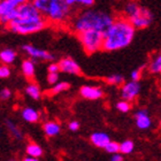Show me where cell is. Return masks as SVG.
Instances as JSON below:
<instances>
[{
  "label": "cell",
  "mask_w": 161,
  "mask_h": 161,
  "mask_svg": "<svg viewBox=\"0 0 161 161\" xmlns=\"http://www.w3.org/2000/svg\"><path fill=\"white\" fill-rule=\"evenodd\" d=\"M84 51L87 54H92L103 50L104 47V38L105 31L100 30H86L77 34Z\"/></svg>",
  "instance_id": "5"
},
{
  "label": "cell",
  "mask_w": 161,
  "mask_h": 161,
  "mask_svg": "<svg viewBox=\"0 0 161 161\" xmlns=\"http://www.w3.org/2000/svg\"><path fill=\"white\" fill-rule=\"evenodd\" d=\"M136 30L137 29L132 25L128 17L114 20V22L105 31L103 50L112 52L129 46L135 38Z\"/></svg>",
  "instance_id": "1"
},
{
  "label": "cell",
  "mask_w": 161,
  "mask_h": 161,
  "mask_svg": "<svg viewBox=\"0 0 161 161\" xmlns=\"http://www.w3.org/2000/svg\"><path fill=\"white\" fill-rule=\"evenodd\" d=\"M22 73L27 78H32L35 75V60L34 59H27L21 64Z\"/></svg>",
  "instance_id": "17"
},
{
  "label": "cell",
  "mask_w": 161,
  "mask_h": 161,
  "mask_svg": "<svg viewBox=\"0 0 161 161\" xmlns=\"http://www.w3.org/2000/svg\"><path fill=\"white\" fill-rule=\"evenodd\" d=\"M111 160H112V161H123V160H124L123 154H122L121 152H118V153H114V154H112Z\"/></svg>",
  "instance_id": "35"
},
{
  "label": "cell",
  "mask_w": 161,
  "mask_h": 161,
  "mask_svg": "<svg viewBox=\"0 0 161 161\" xmlns=\"http://www.w3.org/2000/svg\"><path fill=\"white\" fill-rule=\"evenodd\" d=\"M10 3H13V5H15L16 7L21 6V5H23V3H28V1H30V0H9Z\"/></svg>",
  "instance_id": "36"
},
{
  "label": "cell",
  "mask_w": 161,
  "mask_h": 161,
  "mask_svg": "<svg viewBox=\"0 0 161 161\" xmlns=\"http://www.w3.org/2000/svg\"><path fill=\"white\" fill-rule=\"evenodd\" d=\"M105 82L107 84H111V85H121V84L124 83V77L119 74L109 75L105 78Z\"/></svg>",
  "instance_id": "25"
},
{
  "label": "cell",
  "mask_w": 161,
  "mask_h": 161,
  "mask_svg": "<svg viewBox=\"0 0 161 161\" xmlns=\"http://www.w3.org/2000/svg\"><path fill=\"white\" fill-rule=\"evenodd\" d=\"M5 125H6L7 130H8V132L10 134V136H12L15 141H21V139L23 138V134H22V131L20 130V128L17 127L13 121L6 120V123H5Z\"/></svg>",
  "instance_id": "18"
},
{
  "label": "cell",
  "mask_w": 161,
  "mask_h": 161,
  "mask_svg": "<svg viewBox=\"0 0 161 161\" xmlns=\"http://www.w3.org/2000/svg\"><path fill=\"white\" fill-rule=\"evenodd\" d=\"M142 6H139L136 1L134 0H130V1H127V3H124L123 6V14L125 15V17L128 19H130V17L135 16L136 14L141 10Z\"/></svg>",
  "instance_id": "15"
},
{
  "label": "cell",
  "mask_w": 161,
  "mask_h": 161,
  "mask_svg": "<svg viewBox=\"0 0 161 161\" xmlns=\"http://www.w3.org/2000/svg\"><path fill=\"white\" fill-rule=\"evenodd\" d=\"M27 154L31 155V157H35V158H40L43 155V150L39 145L36 144V143H30V144L27 146Z\"/></svg>",
  "instance_id": "21"
},
{
  "label": "cell",
  "mask_w": 161,
  "mask_h": 161,
  "mask_svg": "<svg viewBox=\"0 0 161 161\" xmlns=\"http://www.w3.org/2000/svg\"><path fill=\"white\" fill-rule=\"evenodd\" d=\"M113 22L114 19L106 12L86 9L78 14L76 19L73 21V29L76 34L86 30L106 31Z\"/></svg>",
  "instance_id": "2"
},
{
  "label": "cell",
  "mask_w": 161,
  "mask_h": 161,
  "mask_svg": "<svg viewBox=\"0 0 161 161\" xmlns=\"http://www.w3.org/2000/svg\"><path fill=\"white\" fill-rule=\"evenodd\" d=\"M24 91H25V94H27L28 97H30L31 99H34V100H39L40 97H42L40 87H39V85L36 83H29Z\"/></svg>",
  "instance_id": "19"
},
{
  "label": "cell",
  "mask_w": 161,
  "mask_h": 161,
  "mask_svg": "<svg viewBox=\"0 0 161 161\" xmlns=\"http://www.w3.org/2000/svg\"><path fill=\"white\" fill-rule=\"evenodd\" d=\"M135 122H136L137 128L141 130H146L152 124L151 118L146 109H138L135 113Z\"/></svg>",
  "instance_id": "12"
},
{
  "label": "cell",
  "mask_w": 161,
  "mask_h": 161,
  "mask_svg": "<svg viewBox=\"0 0 161 161\" xmlns=\"http://www.w3.org/2000/svg\"><path fill=\"white\" fill-rule=\"evenodd\" d=\"M141 92V84L138 80H132L123 83L121 87V97L128 101H134Z\"/></svg>",
  "instance_id": "9"
},
{
  "label": "cell",
  "mask_w": 161,
  "mask_h": 161,
  "mask_svg": "<svg viewBox=\"0 0 161 161\" xmlns=\"http://www.w3.org/2000/svg\"><path fill=\"white\" fill-rule=\"evenodd\" d=\"M144 67H145V66H142V67H139V68H137V69H135V70L131 71V74H130L131 80H141Z\"/></svg>",
  "instance_id": "29"
},
{
  "label": "cell",
  "mask_w": 161,
  "mask_h": 161,
  "mask_svg": "<svg viewBox=\"0 0 161 161\" xmlns=\"http://www.w3.org/2000/svg\"><path fill=\"white\" fill-rule=\"evenodd\" d=\"M60 71L64 74H71V75H80V64L71 58H62L59 62Z\"/></svg>",
  "instance_id": "10"
},
{
  "label": "cell",
  "mask_w": 161,
  "mask_h": 161,
  "mask_svg": "<svg viewBox=\"0 0 161 161\" xmlns=\"http://www.w3.org/2000/svg\"><path fill=\"white\" fill-rule=\"evenodd\" d=\"M68 128H69L70 131H77L80 129V123H78L77 121H71L69 125H68Z\"/></svg>",
  "instance_id": "34"
},
{
  "label": "cell",
  "mask_w": 161,
  "mask_h": 161,
  "mask_svg": "<svg viewBox=\"0 0 161 161\" xmlns=\"http://www.w3.org/2000/svg\"><path fill=\"white\" fill-rule=\"evenodd\" d=\"M47 22L64 23L70 16V5L67 0H31Z\"/></svg>",
  "instance_id": "3"
},
{
  "label": "cell",
  "mask_w": 161,
  "mask_h": 161,
  "mask_svg": "<svg viewBox=\"0 0 161 161\" xmlns=\"http://www.w3.org/2000/svg\"><path fill=\"white\" fill-rule=\"evenodd\" d=\"M80 96L89 100H98L104 96V92L99 86H92V85H83L80 90Z\"/></svg>",
  "instance_id": "11"
},
{
  "label": "cell",
  "mask_w": 161,
  "mask_h": 161,
  "mask_svg": "<svg viewBox=\"0 0 161 161\" xmlns=\"http://www.w3.org/2000/svg\"><path fill=\"white\" fill-rule=\"evenodd\" d=\"M129 20L136 29L141 30V29H145L151 25V23L153 22V14L150 9L142 7L141 10L135 16L130 17Z\"/></svg>",
  "instance_id": "6"
},
{
  "label": "cell",
  "mask_w": 161,
  "mask_h": 161,
  "mask_svg": "<svg viewBox=\"0 0 161 161\" xmlns=\"http://www.w3.org/2000/svg\"><path fill=\"white\" fill-rule=\"evenodd\" d=\"M22 50L28 57H30L34 60H43V61H52L54 60V55L45 50H42L39 47H36L31 44H24Z\"/></svg>",
  "instance_id": "8"
},
{
  "label": "cell",
  "mask_w": 161,
  "mask_h": 161,
  "mask_svg": "<svg viewBox=\"0 0 161 161\" xmlns=\"http://www.w3.org/2000/svg\"><path fill=\"white\" fill-rule=\"evenodd\" d=\"M67 3L70 6H75V5H80V6H92L94 3V0H67Z\"/></svg>",
  "instance_id": "28"
},
{
  "label": "cell",
  "mask_w": 161,
  "mask_h": 161,
  "mask_svg": "<svg viewBox=\"0 0 161 161\" xmlns=\"http://www.w3.org/2000/svg\"><path fill=\"white\" fill-rule=\"evenodd\" d=\"M91 143L99 148H105L106 145L111 142V138L105 132H93L90 137Z\"/></svg>",
  "instance_id": "13"
},
{
  "label": "cell",
  "mask_w": 161,
  "mask_h": 161,
  "mask_svg": "<svg viewBox=\"0 0 161 161\" xmlns=\"http://www.w3.org/2000/svg\"><path fill=\"white\" fill-rule=\"evenodd\" d=\"M47 71L48 73H59L60 71L59 64H50V66L47 67Z\"/></svg>",
  "instance_id": "33"
},
{
  "label": "cell",
  "mask_w": 161,
  "mask_h": 161,
  "mask_svg": "<svg viewBox=\"0 0 161 161\" xmlns=\"http://www.w3.org/2000/svg\"><path fill=\"white\" fill-rule=\"evenodd\" d=\"M24 161H37L38 159L37 158H35V157H31V155H27L25 158L23 159Z\"/></svg>",
  "instance_id": "37"
},
{
  "label": "cell",
  "mask_w": 161,
  "mask_h": 161,
  "mask_svg": "<svg viewBox=\"0 0 161 161\" xmlns=\"http://www.w3.org/2000/svg\"><path fill=\"white\" fill-rule=\"evenodd\" d=\"M43 130L47 137H55L60 134L61 127L60 124L54 122V121H48L43 125Z\"/></svg>",
  "instance_id": "14"
},
{
  "label": "cell",
  "mask_w": 161,
  "mask_h": 161,
  "mask_svg": "<svg viewBox=\"0 0 161 161\" xmlns=\"http://www.w3.org/2000/svg\"><path fill=\"white\" fill-rule=\"evenodd\" d=\"M134 148H135L134 142L129 141V139L122 142L120 144V152L122 154H130V153H132Z\"/></svg>",
  "instance_id": "23"
},
{
  "label": "cell",
  "mask_w": 161,
  "mask_h": 161,
  "mask_svg": "<svg viewBox=\"0 0 161 161\" xmlns=\"http://www.w3.org/2000/svg\"><path fill=\"white\" fill-rule=\"evenodd\" d=\"M10 76V69L8 67V64H3L0 67V77L1 78H8Z\"/></svg>",
  "instance_id": "30"
},
{
  "label": "cell",
  "mask_w": 161,
  "mask_h": 161,
  "mask_svg": "<svg viewBox=\"0 0 161 161\" xmlns=\"http://www.w3.org/2000/svg\"><path fill=\"white\" fill-rule=\"evenodd\" d=\"M10 96H12V92H10V90L9 89H7V87L3 89L1 92H0V98H1V100H7V99H9Z\"/></svg>",
  "instance_id": "32"
},
{
  "label": "cell",
  "mask_w": 161,
  "mask_h": 161,
  "mask_svg": "<svg viewBox=\"0 0 161 161\" xmlns=\"http://www.w3.org/2000/svg\"><path fill=\"white\" fill-rule=\"evenodd\" d=\"M59 73H48L47 75V83L51 84V85H54V84L58 83L59 80Z\"/></svg>",
  "instance_id": "31"
},
{
  "label": "cell",
  "mask_w": 161,
  "mask_h": 161,
  "mask_svg": "<svg viewBox=\"0 0 161 161\" xmlns=\"http://www.w3.org/2000/svg\"><path fill=\"white\" fill-rule=\"evenodd\" d=\"M16 59V52L12 48H5L0 52V60L5 64H12Z\"/></svg>",
  "instance_id": "20"
},
{
  "label": "cell",
  "mask_w": 161,
  "mask_h": 161,
  "mask_svg": "<svg viewBox=\"0 0 161 161\" xmlns=\"http://www.w3.org/2000/svg\"><path fill=\"white\" fill-rule=\"evenodd\" d=\"M105 151L107 152V153H111V154L118 153V152H120V144H119V143H116V142H112L111 141L107 145H106Z\"/></svg>",
  "instance_id": "27"
},
{
  "label": "cell",
  "mask_w": 161,
  "mask_h": 161,
  "mask_svg": "<svg viewBox=\"0 0 161 161\" xmlns=\"http://www.w3.org/2000/svg\"><path fill=\"white\" fill-rule=\"evenodd\" d=\"M116 109L119 112H121V113H128L131 109L130 101L125 100V99H122V100L118 101L116 103Z\"/></svg>",
  "instance_id": "26"
},
{
  "label": "cell",
  "mask_w": 161,
  "mask_h": 161,
  "mask_svg": "<svg viewBox=\"0 0 161 161\" xmlns=\"http://www.w3.org/2000/svg\"><path fill=\"white\" fill-rule=\"evenodd\" d=\"M160 75H161V71H160Z\"/></svg>",
  "instance_id": "39"
},
{
  "label": "cell",
  "mask_w": 161,
  "mask_h": 161,
  "mask_svg": "<svg viewBox=\"0 0 161 161\" xmlns=\"http://www.w3.org/2000/svg\"><path fill=\"white\" fill-rule=\"evenodd\" d=\"M17 17V7L10 3L9 0H1L0 3V21L7 25L10 21Z\"/></svg>",
  "instance_id": "7"
},
{
  "label": "cell",
  "mask_w": 161,
  "mask_h": 161,
  "mask_svg": "<svg viewBox=\"0 0 161 161\" xmlns=\"http://www.w3.org/2000/svg\"><path fill=\"white\" fill-rule=\"evenodd\" d=\"M160 127H161V121H160Z\"/></svg>",
  "instance_id": "38"
},
{
  "label": "cell",
  "mask_w": 161,
  "mask_h": 161,
  "mask_svg": "<svg viewBox=\"0 0 161 161\" xmlns=\"http://www.w3.org/2000/svg\"><path fill=\"white\" fill-rule=\"evenodd\" d=\"M21 115H22V119L24 121L29 122V123H35V122H37L39 120V113L35 108H31V107L23 108Z\"/></svg>",
  "instance_id": "16"
},
{
  "label": "cell",
  "mask_w": 161,
  "mask_h": 161,
  "mask_svg": "<svg viewBox=\"0 0 161 161\" xmlns=\"http://www.w3.org/2000/svg\"><path fill=\"white\" fill-rule=\"evenodd\" d=\"M47 25V20L42 15H30V16H17L15 20L7 24V29L17 35H31L42 31Z\"/></svg>",
  "instance_id": "4"
},
{
  "label": "cell",
  "mask_w": 161,
  "mask_h": 161,
  "mask_svg": "<svg viewBox=\"0 0 161 161\" xmlns=\"http://www.w3.org/2000/svg\"><path fill=\"white\" fill-rule=\"evenodd\" d=\"M148 70L152 74H160L161 71V53H159L148 64Z\"/></svg>",
  "instance_id": "22"
},
{
  "label": "cell",
  "mask_w": 161,
  "mask_h": 161,
  "mask_svg": "<svg viewBox=\"0 0 161 161\" xmlns=\"http://www.w3.org/2000/svg\"><path fill=\"white\" fill-rule=\"evenodd\" d=\"M69 87H70V84L67 83V82H58L51 89V94H59L61 92H64V91L68 90Z\"/></svg>",
  "instance_id": "24"
}]
</instances>
